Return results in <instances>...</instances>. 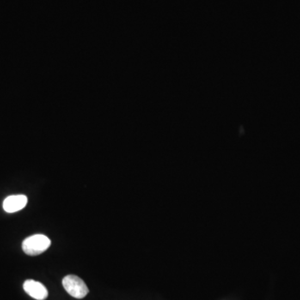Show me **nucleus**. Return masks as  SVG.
Instances as JSON below:
<instances>
[{"label": "nucleus", "mask_w": 300, "mask_h": 300, "mask_svg": "<svg viewBox=\"0 0 300 300\" xmlns=\"http://www.w3.org/2000/svg\"><path fill=\"white\" fill-rule=\"evenodd\" d=\"M51 241L44 234H35L27 238L22 244L23 251L30 256H36L50 248Z\"/></svg>", "instance_id": "1"}, {"label": "nucleus", "mask_w": 300, "mask_h": 300, "mask_svg": "<svg viewBox=\"0 0 300 300\" xmlns=\"http://www.w3.org/2000/svg\"><path fill=\"white\" fill-rule=\"evenodd\" d=\"M62 284L67 293L75 299H83L89 292L83 279L76 275H67L63 278Z\"/></svg>", "instance_id": "2"}, {"label": "nucleus", "mask_w": 300, "mask_h": 300, "mask_svg": "<svg viewBox=\"0 0 300 300\" xmlns=\"http://www.w3.org/2000/svg\"><path fill=\"white\" fill-rule=\"evenodd\" d=\"M27 203L28 198L23 194L8 196L3 201V208L5 212L12 214L23 210L27 205Z\"/></svg>", "instance_id": "4"}, {"label": "nucleus", "mask_w": 300, "mask_h": 300, "mask_svg": "<svg viewBox=\"0 0 300 300\" xmlns=\"http://www.w3.org/2000/svg\"><path fill=\"white\" fill-rule=\"evenodd\" d=\"M24 289L30 297L33 298L34 300H46L49 295L48 289L44 284L40 282L28 279L26 280L24 284Z\"/></svg>", "instance_id": "3"}]
</instances>
